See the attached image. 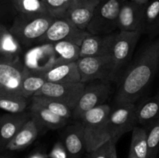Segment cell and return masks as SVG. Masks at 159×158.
<instances>
[{
    "label": "cell",
    "instance_id": "cell-22",
    "mask_svg": "<svg viewBox=\"0 0 159 158\" xmlns=\"http://www.w3.org/2000/svg\"><path fill=\"white\" fill-rule=\"evenodd\" d=\"M137 118L138 123L145 126L159 119V90L137 106Z\"/></svg>",
    "mask_w": 159,
    "mask_h": 158
},
{
    "label": "cell",
    "instance_id": "cell-1",
    "mask_svg": "<svg viewBox=\"0 0 159 158\" xmlns=\"http://www.w3.org/2000/svg\"><path fill=\"white\" fill-rule=\"evenodd\" d=\"M159 70V36L148 43L119 77L116 105L134 103Z\"/></svg>",
    "mask_w": 159,
    "mask_h": 158
},
{
    "label": "cell",
    "instance_id": "cell-13",
    "mask_svg": "<svg viewBox=\"0 0 159 158\" xmlns=\"http://www.w3.org/2000/svg\"><path fill=\"white\" fill-rule=\"evenodd\" d=\"M61 138L67 158H82L86 150L83 127L80 121L64 127Z\"/></svg>",
    "mask_w": 159,
    "mask_h": 158
},
{
    "label": "cell",
    "instance_id": "cell-21",
    "mask_svg": "<svg viewBox=\"0 0 159 158\" xmlns=\"http://www.w3.org/2000/svg\"><path fill=\"white\" fill-rule=\"evenodd\" d=\"M142 33L151 38L159 36V0H150L145 5Z\"/></svg>",
    "mask_w": 159,
    "mask_h": 158
},
{
    "label": "cell",
    "instance_id": "cell-32",
    "mask_svg": "<svg viewBox=\"0 0 159 158\" xmlns=\"http://www.w3.org/2000/svg\"><path fill=\"white\" fill-rule=\"evenodd\" d=\"M52 155L54 158H63L66 157V152H65V148H64L63 144L57 143L56 146H54V148L52 150Z\"/></svg>",
    "mask_w": 159,
    "mask_h": 158
},
{
    "label": "cell",
    "instance_id": "cell-19",
    "mask_svg": "<svg viewBox=\"0 0 159 158\" xmlns=\"http://www.w3.org/2000/svg\"><path fill=\"white\" fill-rule=\"evenodd\" d=\"M41 131L42 129L38 124L30 118L12 138V140L6 145L5 150L10 151L24 150L36 140Z\"/></svg>",
    "mask_w": 159,
    "mask_h": 158
},
{
    "label": "cell",
    "instance_id": "cell-14",
    "mask_svg": "<svg viewBox=\"0 0 159 158\" xmlns=\"http://www.w3.org/2000/svg\"><path fill=\"white\" fill-rule=\"evenodd\" d=\"M99 0H76L63 18L82 30H86Z\"/></svg>",
    "mask_w": 159,
    "mask_h": 158
},
{
    "label": "cell",
    "instance_id": "cell-6",
    "mask_svg": "<svg viewBox=\"0 0 159 158\" xmlns=\"http://www.w3.org/2000/svg\"><path fill=\"white\" fill-rule=\"evenodd\" d=\"M125 0H99L86 30L94 35H105L118 30V17Z\"/></svg>",
    "mask_w": 159,
    "mask_h": 158
},
{
    "label": "cell",
    "instance_id": "cell-2",
    "mask_svg": "<svg viewBox=\"0 0 159 158\" xmlns=\"http://www.w3.org/2000/svg\"><path fill=\"white\" fill-rule=\"evenodd\" d=\"M54 20L48 12L34 15L17 14L9 30L19 44L28 47L39 43Z\"/></svg>",
    "mask_w": 159,
    "mask_h": 158
},
{
    "label": "cell",
    "instance_id": "cell-5",
    "mask_svg": "<svg viewBox=\"0 0 159 158\" xmlns=\"http://www.w3.org/2000/svg\"><path fill=\"white\" fill-rule=\"evenodd\" d=\"M29 68L17 56L0 55V95L21 96V83Z\"/></svg>",
    "mask_w": 159,
    "mask_h": 158
},
{
    "label": "cell",
    "instance_id": "cell-15",
    "mask_svg": "<svg viewBox=\"0 0 159 158\" xmlns=\"http://www.w3.org/2000/svg\"><path fill=\"white\" fill-rule=\"evenodd\" d=\"M115 33L105 35L89 33L80 45V57L110 55Z\"/></svg>",
    "mask_w": 159,
    "mask_h": 158
},
{
    "label": "cell",
    "instance_id": "cell-17",
    "mask_svg": "<svg viewBox=\"0 0 159 158\" xmlns=\"http://www.w3.org/2000/svg\"><path fill=\"white\" fill-rule=\"evenodd\" d=\"M29 110L30 117L38 124L41 129H63L68 124V119L54 114L47 108L31 100Z\"/></svg>",
    "mask_w": 159,
    "mask_h": 158
},
{
    "label": "cell",
    "instance_id": "cell-24",
    "mask_svg": "<svg viewBox=\"0 0 159 158\" xmlns=\"http://www.w3.org/2000/svg\"><path fill=\"white\" fill-rule=\"evenodd\" d=\"M147 130L144 127L136 126L132 130L129 158H147Z\"/></svg>",
    "mask_w": 159,
    "mask_h": 158
},
{
    "label": "cell",
    "instance_id": "cell-4",
    "mask_svg": "<svg viewBox=\"0 0 159 158\" xmlns=\"http://www.w3.org/2000/svg\"><path fill=\"white\" fill-rule=\"evenodd\" d=\"M76 63L84 84L96 80L116 81L119 76L120 70L110 55L80 57Z\"/></svg>",
    "mask_w": 159,
    "mask_h": 158
},
{
    "label": "cell",
    "instance_id": "cell-38",
    "mask_svg": "<svg viewBox=\"0 0 159 158\" xmlns=\"http://www.w3.org/2000/svg\"><path fill=\"white\" fill-rule=\"evenodd\" d=\"M1 48H2V40H1V37H0V54H2V53H1Z\"/></svg>",
    "mask_w": 159,
    "mask_h": 158
},
{
    "label": "cell",
    "instance_id": "cell-16",
    "mask_svg": "<svg viewBox=\"0 0 159 158\" xmlns=\"http://www.w3.org/2000/svg\"><path fill=\"white\" fill-rule=\"evenodd\" d=\"M29 112L8 113L0 116V137L4 149L20 129L30 119Z\"/></svg>",
    "mask_w": 159,
    "mask_h": 158
},
{
    "label": "cell",
    "instance_id": "cell-9",
    "mask_svg": "<svg viewBox=\"0 0 159 158\" xmlns=\"http://www.w3.org/2000/svg\"><path fill=\"white\" fill-rule=\"evenodd\" d=\"M85 88V84L82 82L64 84L47 81L35 95L45 96L55 99L73 110L77 105Z\"/></svg>",
    "mask_w": 159,
    "mask_h": 158
},
{
    "label": "cell",
    "instance_id": "cell-34",
    "mask_svg": "<svg viewBox=\"0 0 159 158\" xmlns=\"http://www.w3.org/2000/svg\"><path fill=\"white\" fill-rule=\"evenodd\" d=\"M9 32V29L6 27V25L0 23V37H2V36L4 35V34L8 33Z\"/></svg>",
    "mask_w": 159,
    "mask_h": 158
},
{
    "label": "cell",
    "instance_id": "cell-18",
    "mask_svg": "<svg viewBox=\"0 0 159 158\" xmlns=\"http://www.w3.org/2000/svg\"><path fill=\"white\" fill-rule=\"evenodd\" d=\"M45 76L48 82L64 84L81 82V74L76 62L52 64L50 67H47Z\"/></svg>",
    "mask_w": 159,
    "mask_h": 158
},
{
    "label": "cell",
    "instance_id": "cell-28",
    "mask_svg": "<svg viewBox=\"0 0 159 158\" xmlns=\"http://www.w3.org/2000/svg\"><path fill=\"white\" fill-rule=\"evenodd\" d=\"M148 142L147 158H157L159 150V119L146 125Z\"/></svg>",
    "mask_w": 159,
    "mask_h": 158
},
{
    "label": "cell",
    "instance_id": "cell-39",
    "mask_svg": "<svg viewBox=\"0 0 159 158\" xmlns=\"http://www.w3.org/2000/svg\"><path fill=\"white\" fill-rule=\"evenodd\" d=\"M1 54H0V55H1ZM4 55H5V54H4Z\"/></svg>",
    "mask_w": 159,
    "mask_h": 158
},
{
    "label": "cell",
    "instance_id": "cell-12",
    "mask_svg": "<svg viewBox=\"0 0 159 158\" xmlns=\"http://www.w3.org/2000/svg\"><path fill=\"white\" fill-rule=\"evenodd\" d=\"M144 7L145 5H140L130 0H125L120 10L118 30L142 33Z\"/></svg>",
    "mask_w": 159,
    "mask_h": 158
},
{
    "label": "cell",
    "instance_id": "cell-35",
    "mask_svg": "<svg viewBox=\"0 0 159 158\" xmlns=\"http://www.w3.org/2000/svg\"><path fill=\"white\" fill-rule=\"evenodd\" d=\"M130 1L138 3V4L140 5H146L150 0H130Z\"/></svg>",
    "mask_w": 159,
    "mask_h": 158
},
{
    "label": "cell",
    "instance_id": "cell-3",
    "mask_svg": "<svg viewBox=\"0 0 159 158\" xmlns=\"http://www.w3.org/2000/svg\"><path fill=\"white\" fill-rule=\"evenodd\" d=\"M110 111L111 107L104 104L89 111L79 120L83 127L86 153L94 151L110 140L107 124Z\"/></svg>",
    "mask_w": 159,
    "mask_h": 158
},
{
    "label": "cell",
    "instance_id": "cell-27",
    "mask_svg": "<svg viewBox=\"0 0 159 158\" xmlns=\"http://www.w3.org/2000/svg\"><path fill=\"white\" fill-rule=\"evenodd\" d=\"M12 3L20 15H34L48 12L41 0H12Z\"/></svg>",
    "mask_w": 159,
    "mask_h": 158
},
{
    "label": "cell",
    "instance_id": "cell-36",
    "mask_svg": "<svg viewBox=\"0 0 159 158\" xmlns=\"http://www.w3.org/2000/svg\"><path fill=\"white\" fill-rule=\"evenodd\" d=\"M0 158H13L12 156L8 154H4V155H0Z\"/></svg>",
    "mask_w": 159,
    "mask_h": 158
},
{
    "label": "cell",
    "instance_id": "cell-29",
    "mask_svg": "<svg viewBox=\"0 0 159 158\" xmlns=\"http://www.w3.org/2000/svg\"><path fill=\"white\" fill-rule=\"evenodd\" d=\"M45 9L56 19L63 18L76 0H41Z\"/></svg>",
    "mask_w": 159,
    "mask_h": 158
},
{
    "label": "cell",
    "instance_id": "cell-33",
    "mask_svg": "<svg viewBox=\"0 0 159 158\" xmlns=\"http://www.w3.org/2000/svg\"><path fill=\"white\" fill-rule=\"evenodd\" d=\"M116 143L112 141L111 151H110V158H118L117 157V151H116Z\"/></svg>",
    "mask_w": 159,
    "mask_h": 158
},
{
    "label": "cell",
    "instance_id": "cell-25",
    "mask_svg": "<svg viewBox=\"0 0 159 158\" xmlns=\"http://www.w3.org/2000/svg\"><path fill=\"white\" fill-rule=\"evenodd\" d=\"M30 100L45 107L54 114L61 116L65 119H69L72 118V110L59 101L41 95L33 96Z\"/></svg>",
    "mask_w": 159,
    "mask_h": 158
},
{
    "label": "cell",
    "instance_id": "cell-11",
    "mask_svg": "<svg viewBox=\"0 0 159 158\" xmlns=\"http://www.w3.org/2000/svg\"><path fill=\"white\" fill-rule=\"evenodd\" d=\"M141 35V32H126L118 30V32L115 33L110 56L113 57L120 71L131 58L132 54Z\"/></svg>",
    "mask_w": 159,
    "mask_h": 158
},
{
    "label": "cell",
    "instance_id": "cell-31",
    "mask_svg": "<svg viewBox=\"0 0 159 158\" xmlns=\"http://www.w3.org/2000/svg\"><path fill=\"white\" fill-rule=\"evenodd\" d=\"M111 146L112 140L108 141L94 151L86 153V156L84 158H110Z\"/></svg>",
    "mask_w": 159,
    "mask_h": 158
},
{
    "label": "cell",
    "instance_id": "cell-30",
    "mask_svg": "<svg viewBox=\"0 0 159 158\" xmlns=\"http://www.w3.org/2000/svg\"><path fill=\"white\" fill-rule=\"evenodd\" d=\"M16 15L17 12L12 0H0V23L4 24L6 22H11L12 23Z\"/></svg>",
    "mask_w": 159,
    "mask_h": 158
},
{
    "label": "cell",
    "instance_id": "cell-7",
    "mask_svg": "<svg viewBox=\"0 0 159 158\" xmlns=\"http://www.w3.org/2000/svg\"><path fill=\"white\" fill-rule=\"evenodd\" d=\"M111 85L109 81L96 80L85 84V88L75 108L72 110V118L76 121L93 108L107 104L111 93Z\"/></svg>",
    "mask_w": 159,
    "mask_h": 158
},
{
    "label": "cell",
    "instance_id": "cell-8",
    "mask_svg": "<svg viewBox=\"0 0 159 158\" xmlns=\"http://www.w3.org/2000/svg\"><path fill=\"white\" fill-rule=\"evenodd\" d=\"M137 123V106L134 103L116 105L110 111L107 122L110 140L117 143L123 135L132 131Z\"/></svg>",
    "mask_w": 159,
    "mask_h": 158
},
{
    "label": "cell",
    "instance_id": "cell-20",
    "mask_svg": "<svg viewBox=\"0 0 159 158\" xmlns=\"http://www.w3.org/2000/svg\"><path fill=\"white\" fill-rule=\"evenodd\" d=\"M47 68L40 70H28L21 83V96L31 99L38 92L47 82Z\"/></svg>",
    "mask_w": 159,
    "mask_h": 158
},
{
    "label": "cell",
    "instance_id": "cell-37",
    "mask_svg": "<svg viewBox=\"0 0 159 158\" xmlns=\"http://www.w3.org/2000/svg\"><path fill=\"white\" fill-rule=\"evenodd\" d=\"M5 150L4 147H3V144H2V141L1 137H0V150Z\"/></svg>",
    "mask_w": 159,
    "mask_h": 158
},
{
    "label": "cell",
    "instance_id": "cell-10",
    "mask_svg": "<svg viewBox=\"0 0 159 158\" xmlns=\"http://www.w3.org/2000/svg\"><path fill=\"white\" fill-rule=\"evenodd\" d=\"M88 33L87 30L79 29L65 19L55 18L39 43L54 44L57 42L68 41L80 46Z\"/></svg>",
    "mask_w": 159,
    "mask_h": 158
},
{
    "label": "cell",
    "instance_id": "cell-23",
    "mask_svg": "<svg viewBox=\"0 0 159 158\" xmlns=\"http://www.w3.org/2000/svg\"><path fill=\"white\" fill-rule=\"evenodd\" d=\"M57 58L53 64H66L76 62L80 58V46L68 41H60L52 44Z\"/></svg>",
    "mask_w": 159,
    "mask_h": 158
},
{
    "label": "cell",
    "instance_id": "cell-26",
    "mask_svg": "<svg viewBox=\"0 0 159 158\" xmlns=\"http://www.w3.org/2000/svg\"><path fill=\"white\" fill-rule=\"evenodd\" d=\"M29 99L20 95H0V108L9 113L26 111Z\"/></svg>",
    "mask_w": 159,
    "mask_h": 158
}]
</instances>
